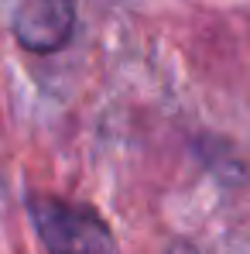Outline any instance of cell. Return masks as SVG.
Segmentation results:
<instances>
[{
	"label": "cell",
	"instance_id": "3957f363",
	"mask_svg": "<svg viewBox=\"0 0 250 254\" xmlns=\"http://www.w3.org/2000/svg\"><path fill=\"white\" fill-rule=\"evenodd\" d=\"M168 254H199V251H196L192 244H185V241H178V244H171V251H168Z\"/></svg>",
	"mask_w": 250,
	"mask_h": 254
},
{
	"label": "cell",
	"instance_id": "6da1fadb",
	"mask_svg": "<svg viewBox=\"0 0 250 254\" xmlns=\"http://www.w3.org/2000/svg\"><path fill=\"white\" fill-rule=\"evenodd\" d=\"M24 210L48 254H120L110 223L86 203L55 192H28Z\"/></svg>",
	"mask_w": 250,
	"mask_h": 254
},
{
	"label": "cell",
	"instance_id": "7a4b0ae2",
	"mask_svg": "<svg viewBox=\"0 0 250 254\" xmlns=\"http://www.w3.org/2000/svg\"><path fill=\"white\" fill-rule=\"evenodd\" d=\"M76 35V0H21L14 42L31 55H55Z\"/></svg>",
	"mask_w": 250,
	"mask_h": 254
}]
</instances>
